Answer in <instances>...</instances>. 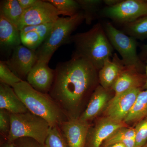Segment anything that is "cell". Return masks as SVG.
Here are the masks:
<instances>
[{"label":"cell","instance_id":"obj_18","mask_svg":"<svg viewBox=\"0 0 147 147\" xmlns=\"http://www.w3.org/2000/svg\"><path fill=\"white\" fill-rule=\"evenodd\" d=\"M0 110H4L13 114L29 111L13 88L2 83L0 84Z\"/></svg>","mask_w":147,"mask_h":147},{"label":"cell","instance_id":"obj_27","mask_svg":"<svg viewBox=\"0 0 147 147\" xmlns=\"http://www.w3.org/2000/svg\"><path fill=\"white\" fill-rule=\"evenodd\" d=\"M23 80L13 72L5 61H0V82L12 87Z\"/></svg>","mask_w":147,"mask_h":147},{"label":"cell","instance_id":"obj_26","mask_svg":"<svg viewBox=\"0 0 147 147\" xmlns=\"http://www.w3.org/2000/svg\"><path fill=\"white\" fill-rule=\"evenodd\" d=\"M45 144L47 147H68L59 125L50 127Z\"/></svg>","mask_w":147,"mask_h":147},{"label":"cell","instance_id":"obj_20","mask_svg":"<svg viewBox=\"0 0 147 147\" xmlns=\"http://www.w3.org/2000/svg\"><path fill=\"white\" fill-rule=\"evenodd\" d=\"M24 10L18 0H4L1 1L0 15L18 26Z\"/></svg>","mask_w":147,"mask_h":147},{"label":"cell","instance_id":"obj_21","mask_svg":"<svg viewBox=\"0 0 147 147\" xmlns=\"http://www.w3.org/2000/svg\"><path fill=\"white\" fill-rule=\"evenodd\" d=\"M147 117V89L138 94L132 109L125 120V123L140 121Z\"/></svg>","mask_w":147,"mask_h":147},{"label":"cell","instance_id":"obj_33","mask_svg":"<svg viewBox=\"0 0 147 147\" xmlns=\"http://www.w3.org/2000/svg\"><path fill=\"white\" fill-rule=\"evenodd\" d=\"M121 0H103V3L106 7H112L120 2Z\"/></svg>","mask_w":147,"mask_h":147},{"label":"cell","instance_id":"obj_22","mask_svg":"<svg viewBox=\"0 0 147 147\" xmlns=\"http://www.w3.org/2000/svg\"><path fill=\"white\" fill-rule=\"evenodd\" d=\"M122 31L127 35L136 39L141 40L147 39V16L124 24Z\"/></svg>","mask_w":147,"mask_h":147},{"label":"cell","instance_id":"obj_23","mask_svg":"<svg viewBox=\"0 0 147 147\" xmlns=\"http://www.w3.org/2000/svg\"><path fill=\"white\" fill-rule=\"evenodd\" d=\"M84 13L85 21L88 25H91L97 17L100 6L103 3L101 0H76Z\"/></svg>","mask_w":147,"mask_h":147},{"label":"cell","instance_id":"obj_13","mask_svg":"<svg viewBox=\"0 0 147 147\" xmlns=\"http://www.w3.org/2000/svg\"><path fill=\"white\" fill-rule=\"evenodd\" d=\"M48 63L37 61L27 77V82L35 89L44 93L49 92L53 85L55 70Z\"/></svg>","mask_w":147,"mask_h":147},{"label":"cell","instance_id":"obj_34","mask_svg":"<svg viewBox=\"0 0 147 147\" xmlns=\"http://www.w3.org/2000/svg\"><path fill=\"white\" fill-rule=\"evenodd\" d=\"M1 147H16L13 143H9L7 142L5 144H3Z\"/></svg>","mask_w":147,"mask_h":147},{"label":"cell","instance_id":"obj_37","mask_svg":"<svg viewBox=\"0 0 147 147\" xmlns=\"http://www.w3.org/2000/svg\"><path fill=\"white\" fill-rule=\"evenodd\" d=\"M142 147H147V142Z\"/></svg>","mask_w":147,"mask_h":147},{"label":"cell","instance_id":"obj_36","mask_svg":"<svg viewBox=\"0 0 147 147\" xmlns=\"http://www.w3.org/2000/svg\"><path fill=\"white\" fill-rule=\"evenodd\" d=\"M108 147H126L125 146L121 144V143H117V144H115L112 145Z\"/></svg>","mask_w":147,"mask_h":147},{"label":"cell","instance_id":"obj_7","mask_svg":"<svg viewBox=\"0 0 147 147\" xmlns=\"http://www.w3.org/2000/svg\"><path fill=\"white\" fill-rule=\"evenodd\" d=\"M100 13L115 23L128 24L147 16V0H121L114 6H105Z\"/></svg>","mask_w":147,"mask_h":147},{"label":"cell","instance_id":"obj_3","mask_svg":"<svg viewBox=\"0 0 147 147\" xmlns=\"http://www.w3.org/2000/svg\"><path fill=\"white\" fill-rule=\"evenodd\" d=\"M13 88L29 111L44 119L50 127L59 125L68 119L63 110L50 94L35 89L27 81L23 80Z\"/></svg>","mask_w":147,"mask_h":147},{"label":"cell","instance_id":"obj_5","mask_svg":"<svg viewBox=\"0 0 147 147\" xmlns=\"http://www.w3.org/2000/svg\"><path fill=\"white\" fill-rule=\"evenodd\" d=\"M10 129L7 142L13 143L19 138H30L45 144L50 126L42 118L30 111L21 114H10Z\"/></svg>","mask_w":147,"mask_h":147},{"label":"cell","instance_id":"obj_15","mask_svg":"<svg viewBox=\"0 0 147 147\" xmlns=\"http://www.w3.org/2000/svg\"><path fill=\"white\" fill-rule=\"evenodd\" d=\"M125 67L121 58L114 53L113 57L105 60L102 67L98 70L100 86L105 89L112 90L113 85Z\"/></svg>","mask_w":147,"mask_h":147},{"label":"cell","instance_id":"obj_11","mask_svg":"<svg viewBox=\"0 0 147 147\" xmlns=\"http://www.w3.org/2000/svg\"><path fill=\"white\" fill-rule=\"evenodd\" d=\"M68 147H86L90 125L79 118L68 119L59 125Z\"/></svg>","mask_w":147,"mask_h":147},{"label":"cell","instance_id":"obj_2","mask_svg":"<svg viewBox=\"0 0 147 147\" xmlns=\"http://www.w3.org/2000/svg\"><path fill=\"white\" fill-rule=\"evenodd\" d=\"M70 42L75 46L74 53L88 60L98 71L105 60L112 58L114 55V48L100 23L88 31L73 35Z\"/></svg>","mask_w":147,"mask_h":147},{"label":"cell","instance_id":"obj_35","mask_svg":"<svg viewBox=\"0 0 147 147\" xmlns=\"http://www.w3.org/2000/svg\"><path fill=\"white\" fill-rule=\"evenodd\" d=\"M146 81L145 82L144 86L143 87V89L144 90L147 89V60L146 61Z\"/></svg>","mask_w":147,"mask_h":147},{"label":"cell","instance_id":"obj_25","mask_svg":"<svg viewBox=\"0 0 147 147\" xmlns=\"http://www.w3.org/2000/svg\"><path fill=\"white\" fill-rule=\"evenodd\" d=\"M135 139L134 128L126 126L121 127L115 131L104 142V147H108L117 143L124 144L129 139Z\"/></svg>","mask_w":147,"mask_h":147},{"label":"cell","instance_id":"obj_12","mask_svg":"<svg viewBox=\"0 0 147 147\" xmlns=\"http://www.w3.org/2000/svg\"><path fill=\"white\" fill-rule=\"evenodd\" d=\"M125 126L126 123L124 121L114 120L108 117L100 119L94 126L90 127L86 147H100L117 129Z\"/></svg>","mask_w":147,"mask_h":147},{"label":"cell","instance_id":"obj_4","mask_svg":"<svg viewBox=\"0 0 147 147\" xmlns=\"http://www.w3.org/2000/svg\"><path fill=\"white\" fill-rule=\"evenodd\" d=\"M84 21L82 11L72 17H59L47 38L36 50L38 61L48 63L59 47L70 42L72 33Z\"/></svg>","mask_w":147,"mask_h":147},{"label":"cell","instance_id":"obj_30","mask_svg":"<svg viewBox=\"0 0 147 147\" xmlns=\"http://www.w3.org/2000/svg\"><path fill=\"white\" fill-rule=\"evenodd\" d=\"M16 147H47L45 144L39 143L30 138H19L13 142Z\"/></svg>","mask_w":147,"mask_h":147},{"label":"cell","instance_id":"obj_14","mask_svg":"<svg viewBox=\"0 0 147 147\" xmlns=\"http://www.w3.org/2000/svg\"><path fill=\"white\" fill-rule=\"evenodd\" d=\"M146 81V74H142L135 69L125 66L112 90L115 93L114 96L119 95L133 89L143 88Z\"/></svg>","mask_w":147,"mask_h":147},{"label":"cell","instance_id":"obj_16","mask_svg":"<svg viewBox=\"0 0 147 147\" xmlns=\"http://www.w3.org/2000/svg\"><path fill=\"white\" fill-rule=\"evenodd\" d=\"M55 23L28 26L21 29L20 33L22 45L36 51L47 38Z\"/></svg>","mask_w":147,"mask_h":147},{"label":"cell","instance_id":"obj_32","mask_svg":"<svg viewBox=\"0 0 147 147\" xmlns=\"http://www.w3.org/2000/svg\"><path fill=\"white\" fill-rule=\"evenodd\" d=\"M139 55V57L143 62L147 60V42L141 46V52Z\"/></svg>","mask_w":147,"mask_h":147},{"label":"cell","instance_id":"obj_6","mask_svg":"<svg viewBox=\"0 0 147 147\" xmlns=\"http://www.w3.org/2000/svg\"><path fill=\"white\" fill-rule=\"evenodd\" d=\"M102 25L110 43L120 55L125 66L135 69L140 73L146 72V63L137 54V40L117 29L111 22H105Z\"/></svg>","mask_w":147,"mask_h":147},{"label":"cell","instance_id":"obj_9","mask_svg":"<svg viewBox=\"0 0 147 147\" xmlns=\"http://www.w3.org/2000/svg\"><path fill=\"white\" fill-rule=\"evenodd\" d=\"M37 61L36 51L21 44L12 50L10 57L5 62L11 71L22 79L27 78Z\"/></svg>","mask_w":147,"mask_h":147},{"label":"cell","instance_id":"obj_31","mask_svg":"<svg viewBox=\"0 0 147 147\" xmlns=\"http://www.w3.org/2000/svg\"><path fill=\"white\" fill-rule=\"evenodd\" d=\"M38 0H18L22 8L24 10L31 7L37 2Z\"/></svg>","mask_w":147,"mask_h":147},{"label":"cell","instance_id":"obj_24","mask_svg":"<svg viewBox=\"0 0 147 147\" xmlns=\"http://www.w3.org/2000/svg\"><path fill=\"white\" fill-rule=\"evenodd\" d=\"M47 1L55 7L59 15L72 17L82 11L76 0H47Z\"/></svg>","mask_w":147,"mask_h":147},{"label":"cell","instance_id":"obj_19","mask_svg":"<svg viewBox=\"0 0 147 147\" xmlns=\"http://www.w3.org/2000/svg\"><path fill=\"white\" fill-rule=\"evenodd\" d=\"M1 47L13 50L22 44L21 33L18 27L0 15Z\"/></svg>","mask_w":147,"mask_h":147},{"label":"cell","instance_id":"obj_17","mask_svg":"<svg viewBox=\"0 0 147 147\" xmlns=\"http://www.w3.org/2000/svg\"><path fill=\"white\" fill-rule=\"evenodd\" d=\"M110 90L105 89L100 85L98 86L92 93L86 108L79 119L89 122L99 115L109 102Z\"/></svg>","mask_w":147,"mask_h":147},{"label":"cell","instance_id":"obj_10","mask_svg":"<svg viewBox=\"0 0 147 147\" xmlns=\"http://www.w3.org/2000/svg\"><path fill=\"white\" fill-rule=\"evenodd\" d=\"M142 88L133 89L110 99L106 109V117L118 121H124L130 112Z\"/></svg>","mask_w":147,"mask_h":147},{"label":"cell","instance_id":"obj_8","mask_svg":"<svg viewBox=\"0 0 147 147\" xmlns=\"http://www.w3.org/2000/svg\"><path fill=\"white\" fill-rule=\"evenodd\" d=\"M56 8L47 1L38 0L31 7L24 10L18 26L20 30L28 26L55 23L59 18Z\"/></svg>","mask_w":147,"mask_h":147},{"label":"cell","instance_id":"obj_29","mask_svg":"<svg viewBox=\"0 0 147 147\" xmlns=\"http://www.w3.org/2000/svg\"><path fill=\"white\" fill-rule=\"evenodd\" d=\"M10 113L4 110H0V131L7 137L10 129Z\"/></svg>","mask_w":147,"mask_h":147},{"label":"cell","instance_id":"obj_1","mask_svg":"<svg viewBox=\"0 0 147 147\" xmlns=\"http://www.w3.org/2000/svg\"><path fill=\"white\" fill-rule=\"evenodd\" d=\"M98 71L88 60L74 53L70 60L58 64L49 94L68 119L79 117L84 98L98 86Z\"/></svg>","mask_w":147,"mask_h":147},{"label":"cell","instance_id":"obj_28","mask_svg":"<svg viewBox=\"0 0 147 147\" xmlns=\"http://www.w3.org/2000/svg\"><path fill=\"white\" fill-rule=\"evenodd\" d=\"M134 130L135 147H142L147 142V117L139 121Z\"/></svg>","mask_w":147,"mask_h":147}]
</instances>
